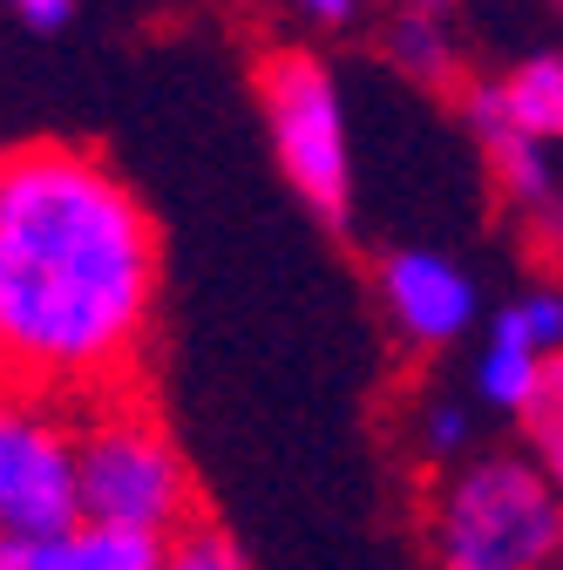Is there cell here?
Returning a JSON list of instances; mask_svg holds the SVG:
<instances>
[{"label": "cell", "mask_w": 563, "mask_h": 570, "mask_svg": "<svg viewBox=\"0 0 563 570\" xmlns=\"http://www.w3.org/2000/svg\"><path fill=\"white\" fill-rule=\"evenodd\" d=\"M157 225L96 150L0 157V381L28 394L122 387L157 320Z\"/></svg>", "instance_id": "cell-1"}, {"label": "cell", "mask_w": 563, "mask_h": 570, "mask_svg": "<svg viewBox=\"0 0 563 570\" xmlns=\"http://www.w3.org/2000/svg\"><path fill=\"white\" fill-rule=\"evenodd\" d=\"M428 550L435 570H556L563 489L536 455H475L435 495Z\"/></svg>", "instance_id": "cell-2"}, {"label": "cell", "mask_w": 563, "mask_h": 570, "mask_svg": "<svg viewBox=\"0 0 563 570\" xmlns=\"http://www.w3.org/2000/svg\"><path fill=\"white\" fill-rule=\"evenodd\" d=\"M258 116L271 136V164L299 190L319 225H354V129L333 68L313 48H271L258 61Z\"/></svg>", "instance_id": "cell-3"}, {"label": "cell", "mask_w": 563, "mask_h": 570, "mask_svg": "<svg viewBox=\"0 0 563 570\" xmlns=\"http://www.w3.org/2000/svg\"><path fill=\"white\" fill-rule=\"evenodd\" d=\"M76 469H82V517L157 530V537H177L197 523L190 469L144 407L89 414V428L76 435Z\"/></svg>", "instance_id": "cell-4"}, {"label": "cell", "mask_w": 563, "mask_h": 570, "mask_svg": "<svg viewBox=\"0 0 563 570\" xmlns=\"http://www.w3.org/2000/svg\"><path fill=\"white\" fill-rule=\"evenodd\" d=\"M68 523H82L76 435H61L34 401H0V530L55 537Z\"/></svg>", "instance_id": "cell-5"}, {"label": "cell", "mask_w": 563, "mask_h": 570, "mask_svg": "<svg viewBox=\"0 0 563 570\" xmlns=\"http://www.w3.org/2000/svg\"><path fill=\"white\" fill-rule=\"evenodd\" d=\"M374 285H381L387 326L407 346H421V353L455 346L475 326V313H482V293H475L468 265L448 258V252H428V245H394V252H381Z\"/></svg>", "instance_id": "cell-6"}, {"label": "cell", "mask_w": 563, "mask_h": 570, "mask_svg": "<svg viewBox=\"0 0 563 570\" xmlns=\"http://www.w3.org/2000/svg\"><path fill=\"white\" fill-rule=\"evenodd\" d=\"M462 122H468V136H475L488 177H496L503 204H516L523 218L556 245V238H563V170H556V157H550V142L523 136V129L503 116L496 82H475V89L462 96Z\"/></svg>", "instance_id": "cell-7"}, {"label": "cell", "mask_w": 563, "mask_h": 570, "mask_svg": "<svg viewBox=\"0 0 563 570\" xmlns=\"http://www.w3.org/2000/svg\"><path fill=\"white\" fill-rule=\"evenodd\" d=\"M550 353H563V285H536V293L510 299L496 320H488L482 353H475V394H482V407L523 414V401L536 394Z\"/></svg>", "instance_id": "cell-8"}, {"label": "cell", "mask_w": 563, "mask_h": 570, "mask_svg": "<svg viewBox=\"0 0 563 570\" xmlns=\"http://www.w3.org/2000/svg\"><path fill=\"white\" fill-rule=\"evenodd\" d=\"M164 550H170V537L102 523V517H82L55 537L0 530V570H164Z\"/></svg>", "instance_id": "cell-9"}, {"label": "cell", "mask_w": 563, "mask_h": 570, "mask_svg": "<svg viewBox=\"0 0 563 570\" xmlns=\"http://www.w3.org/2000/svg\"><path fill=\"white\" fill-rule=\"evenodd\" d=\"M496 102L503 116L536 136V142H563V48H536L523 55L510 76L496 82Z\"/></svg>", "instance_id": "cell-10"}, {"label": "cell", "mask_w": 563, "mask_h": 570, "mask_svg": "<svg viewBox=\"0 0 563 570\" xmlns=\"http://www.w3.org/2000/svg\"><path fill=\"white\" fill-rule=\"evenodd\" d=\"M387 61H394V76L421 82V89H448L462 76V61H455V41H448V21L442 8H407L401 0V14L387 21Z\"/></svg>", "instance_id": "cell-11"}, {"label": "cell", "mask_w": 563, "mask_h": 570, "mask_svg": "<svg viewBox=\"0 0 563 570\" xmlns=\"http://www.w3.org/2000/svg\"><path fill=\"white\" fill-rule=\"evenodd\" d=\"M523 435H530V455L543 462V475L563 489V353H550L543 361V381H536V394L523 401Z\"/></svg>", "instance_id": "cell-12"}, {"label": "cell", "mask_w": 563, "mask_h": 570, "mask_svg": "<svg viewBox=\"0 0 563 570\" xmlns=\"http://www.w3.org/2000/svg\"><path fill=\"white\" fill-rule=\"evenodd\" d=\"M164 570H245V557H238V543H231L225 530L190 523V530H177V537H170Z\"/></svg>", "instance_id": "cell-13"}, {"label": "cell", "mask_w": 563, "mask_h": 570, "mask_svg": "<svg viewBox=\"0 0 563 570\" xmlns=\"http://www.w3.org/2000/svg\"><path fill=\"white\" fill-rule=\"evenodd\" d=\"M462 449H468V414L455 401H428V414H421V455L435 469H448Z\"/></svg>", "instance_id": "cell-14"}, {"label": "cell", "mask_w": 563, "mask_h": 570, "mask_svg": "<svg viewBox=\"0 0 563 570\" xmlns=\"http://www.w3.org/2000/svg\"><path fill=\"white\" fill-rule=\"evenodd\" d=\"M286 8H293L306 28H319V35H339V28H354V21L367 14V0H286Z\"/></svg>", "instance_id": "cell-15"}, {"label": "cell", "mask_w": 563, "mask_h": 570, "mask_svg": "<svg viewBox=\"0 0 563 570\" xmlns=\"http://www.w3.org/2000/svg\"><path fill=\"white\" fill-rule=\"evenodd\" d=\"M82 0H8V14L28 28V35H61L68 21H76Z\"/></svg>", "instance_id": "cell-16"}, {"label": "cell", "mask_w": 563, "mask_h": 570, "mask_svg": "<svg viewBox=\"0 0 563 570\" xmlns=\"http://www.w3.org/2000/svg\"><path fill=\"white\" fill-rule=\"evenodd\" d=\"M407 8H442V14H448V8H455V0H407Z\"/></svg>", "instance_id": "cell-17"}, {"label": "cell", "mask_w": 563, "mask_h": 570, "mask_svg": "<svg viewBox=\"0 0 563 570\" xmlns=\"http://www.w3.org/2000/svg\"><path fill=\"white\" fill-rule=\"evenodd\" d=\"M556 14H563V0H556Z\"/></svg>", "instance_id": "cell-18"}]
</instances>
